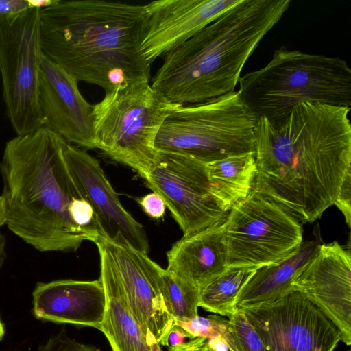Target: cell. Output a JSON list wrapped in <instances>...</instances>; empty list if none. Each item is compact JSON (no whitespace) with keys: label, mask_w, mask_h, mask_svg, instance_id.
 Returning a JSON list of instances; mask_svg holds the SVG:
<instances>
[{"label":"cell","mask_w":351,"mask_h":351,"mask_svg":"<svg viewBox=\"0 0 351 351\" xmlns=\"http://www.w3.org/2000/svg\"><path fill=\"white\" fill-rule=\"evenodd\" d=\"M223 224L227 268L258 269L278 263L303 242L297 219L252 190L230 208Z\"/></svg>","instance_id":"ba28073f"},{"label":"cell","mask_w":351,"mask_h":351,"mask_svg":"<svg viewBox=\"0 0 351 351\" xmlns=\"http://www.w3.org/2000/svg\"><path fill=\"white\" fill-rule=\"evenodd\" d=\"M188 337L186 332L178 326H175L168 333L166 346L168 348H176L185 343Z\"/></svg>","instance_id":"f546056e"},{"label":"cell","mask_w":351,"mask_h":351,"mask_svg":"<svg viewBox=\"0 0 351 351\" xmlns=\"http://www.w3.org/2000/svg\"><path fill=\"white\" fill-rule=\"evenodd\" d=\"M40 8L0 19V73L5 112L16 135L43 126L38 105Z\"/></svg>","instance_id":"9c48e42d"},{"label":"cell","mask_w":351,"mask_h":351,"mask_svg":"<svg viewBox=\"0 0 351 351\" xmlns=\"http://www.w3.org/2000/svg\"><path fill=\"white\" fill-rule=\"evenodd\" d=\"M143 178L162 199L183 236L221 222L228 214L211 194L206 164L190 156L158 151Z\"/></svg>","instance_id":"30bf717a"},{"label":"cell","mask_w":351,"mask_h":351,"mask_svg":"<svg viewBox=\"0 0 351 351\" xmlns=\"http://www.w3.org/2000/svg\"><path fill=\"white\" fill-rule=\"evenodd\" d=\"M239 95L258 120L277 125L304 102L350 108L351 69L339 57L282 46L261 69L239 80Z\"/></svg>","instance_id":"5b68a950"},{"label":"cell","mask_w":351,"mask_h":351,"mask_svg":"<svg viewBox=\"0 0 351 351\" xmlns=\"http://www.w3.org/2000/svg\"><path fill=\"white\" fill-rule=\"evenodd\" d=\"M256 121L235 90L202 103L178 106L162 124L155 147L206 165L255 153Z\"/></svg>","instance_id":"8992f818"},{"label":"cell","mask_w":351,"mask_h":351,"mask_svg":"<svg viewBox=\"0 0 351 351\" xmlns=\"http://www.w3.org/2000/svg\"><path fill=\"white\" fill-rule=\"evenodd\" d=\"M123 285L130 308L143 330L149 347L166 346L169 331L176 326L169 313L160 287L163 269L147 254L128 245L115 243L100 234Z\"/></svg>","instance_id":"4fadbf2b"},{"label":"cell","mask_w":351,"mask_h":351,"mask_svg":"<svg viewBox=\"0 0 351 351\" xmlns=\"http://www.w3.org/2000/svg\"><path fill=\"white\" fill-rule=\"evenodd\" d=\"M206 346L212 351H229L223 337L206 339Z\"/></svg>","instance_id":"1f68e13d"},{"label":"cell","mask_w":351,"mask_h":351,"mask_svg":"<svg viewBox=\"0 0 351 351\" xmlns=\"http://www.w3.org/2000/svg\"><path fill=\"white\" fill-rule=\"evenodd\" d=\"M149 348L151 351H162L160 343L158 342L154 343L149 346Z\"/></svg>","instance_id":"e575fe53"},{"label":"cell","mask_w":351,"mask_h":351,"mask_svg":"<svg viewBox=\"0 0 351 351\" xmlns=\"http://www.w3.org/2000/svg\"><path fill=\"white\" fill-rule=\"evenodd\" d=\"M145 23L142 5L53 0L40 11V51L78 82L108 93L149 81L151 65L140 50Z\"/></svg>","instance_id":"7a4b0ae2"},{"label":"cell","mask_w":351,"mask_h":351,"mask_svg":"<svg viewBox=\"0 0 351 351\" xmlns=\"http://www.w3.org/2000/svg\"><path fill=\"white\" fill-rule=\"evenodd\" d=\"M223 221L176 242L167 253V271L199 290L222 274L228 269Z\"/></svg>","instance_id":"ac0fdd59"},{"label":"cell","mask_w":351,"mask_h":351,"mask_svg":"<svg viewBox=\"0 0 351 351\" xmlns=\"http://www.w3.org/2000/svg\"><path fill=\"white\" fill-rule=\"evenodd\" d=\"M38 351H99L93 346L80 343L69 337L66 331L62 330L59 333L50 337Z\"/></svg>","instance_id":"484cf974"},{"label":"cell","mask_w":351,"mask_h":351,"mask_svg":"<svg viewBox=\"0 0 351 351\" xmlns=\"http://www.w3.org/2000/svg\"><path fill=\"white\" fill-rule=\"evenodd\" d=\"M160 287L167 309L175 321L198 315L199 289L195 285L163 269Z\"/></svg>","instance_id":"603a6c76"},{"label":"cell","mask_w":351,"mask_h":351,"mask_svg":"<svg viewBox=\"0 0 351 351\" xmlns=\"http://www.w3.org/2000/svg\"><path fill=\"white\" fill-rule=\"evenodd\" d=\"M100 261L101 280L106 293V309L99 328L112 351H151L145 336L128 304L118 272L100 234L94 241Z\"/></svg>","instance_id":"d6986e66"},{"label":"cell","mask_w":351,"mask_h":351,"mask_svg":"<svg viewBox=\"0 0 351 351\" xmlns=\"http://www.w3.org/2000/svg\"><path fill=\"white\" fill-rule=\"evenodd\" d=\"M6 258V239L5 236L0 232V271L5 262Z\"/></svg>","instance_id":"d6a6232c"},{"label":"cell","mask_w":351,"mask_h":351,"mask_svg":"<svg viewBox=\"0 0 351 351\" xmlns=\"http://www.w3.org/2000/svg\"><path fill=\"white\" fill-rule=\"evenodd\" d=\"M62 158L80 197L91 206L101 236L147 254L148 239L143 226L125 210L99 161L62 139Z\"/></svg>","instance_id":"7c38bea8"},{"label":"cell","mask_w":351,"mask_h":351,"mask_svg":"<svg viewBox=\"0 0 351 351\" xmlns=\"http://www.w3.org/2000/svg\"><path fill=\"white\" fill-rule=\"evenodd\" d=\"M318 245L315 241L302 242L281 261L257 269L239 293L236 310L274 300L293 291V279L313 256Z\"/></svg>","instance_id":"ffe728a7"},{"label":"cell","mask_w":351,"mask_h":351,"mask_svg":"<svg viewBox=\"0 0 351 351\" xmlns=\"http://www.w3.org/2000/svg\"><path fill=\"white\" fill-rule=\"evenodd\" d=\"M5 335V328L4 325L0 318V341L3 339Z\"/></svg>","instance_id":"d590c367"},{"label":"cell","mask_w":351,"mask_h":351,"mask_svg":"<svg viewBox=\"0 0 351 351\" xmlns=\"http://www.w3.org/2000/svg\"><path fill=\"white\" fill-rule=\"evenodd\" d=\"M290 3V0H240L166 53L151 86L180 106L235 90L247 60Z\"/></svg>","instance_id":"277c9868"},{"label":"cell","mask_w":351,"mask_h":351,"mask_svg":"<svg viewBox=\"0 0 351 351\" xmlns=\"http://www.w3.org/2000/svg\"><path fill=\"white\" fill-rule=\"evenodd\" d=\"M257 269L228 268L199 290V307L225 317L235 311V300L241 289Z\"/></svg>","instance_id":"7402d4cb"},{"label":"cell","mask_w":351,"mask_h":351,"mask_svg":"<svg viewBox=\"0 0 351 351\" xmlns=\"http://www.w3.org/2000/svg\"><path fill=\"white\" fill-rule=\"evenodd\" d=\"M34 8L31 0H0V19Z\"/></svg>","instance_id":"f1b7e54d"},{"label":"cell","mask_w":351,"mask_h":351,"mask_svg":"<svg viewBox=\"0 0 351 351\" xmlns=\"http://www.w3.org/2000/svg\"><path fill=\"white\" fill-rule=\"evenodd\" d=\"M169 351H207L206 339L195 338L176 348H169Z\"/></svg>","instance_id":"4dcf8cb0"},{"label":"cell","mask_w":351,"mask_h":351,"mask_svg":"<svg viewBox=\"0 0 351 351\" xmlns=\"http://www.w3.org/2000/svg\"><path fill=\"white\" fill-rule=\"evenodd\" d=\"M343 213L346 222L351 226V173H348L341 187L335 204Z\"/></svg>","instance_id":"83f0119b"},{"label":"cell","mask_w":351,"mask_h":351,"mask_svg":"<svg viewBox=\"0 0 351 351\" xmlns=\"http://www.w3.org/2000/svg\"><path fill=\"white\" fill-rule=\"evenodd\" d=\"M178 106L149 82L118 86L93 105L95 148L143 178L158 155L155 141L167 117Z\"/></svg>","instance_id":"52a82bcc"},{"label":"cell","mask_w":351,"mask_h":351,"mask_svg":"<svg viewBox=\"0 0 351 351\" xmlns=\"http://www.w3.org/2000/svg\"><path fill=\"white\" fill-rule=\"evenodd\" d=\"M144 212L153 219L161 218L165 212V204L156 193H149L138 200Z\"/></svg>","instance_id":"4316f807"},{"label":"cell","mask_w":351,"mask_h":351,"mask_svg":"<svg viewBox=\"0 0 351 351\" xmlns=\"http://www.w3.org/2000/svg\"><path fill=\"white\" fill-rule=\"evenodd\" d=\"M62 139L45 126L16 135L7 141L0 162L6 225L43 252L76 251L90 241L69 215L80 196L62 158Z\"/></svg>","instance_id":"3957f363"},{"label":"cell","mask_w":351,"mask_h":351,"mask_svg":"<svg viewBox=\"0 0 351 351\" xmlns=\"http://www.w3.org/2000/svg\"><path fill=\"white\" fill-rule=\"evenodd\" d=\"M292 289L316 305L337 327L341 341L351 344V255L337 241L319 244L295 275Z\"/></svg>","instance_id":"5bb4252c"},{"label":"cell","mask_w":351,"mask_h":351,"mask_svg":"<svg viewBox=\"0 0 351 351\" xmlns=\"http://www.w3.org/2000/svg\"><path fill=\"white\" fill-rule=\"evenodd\" d=\"M242 311L266 351H334L341 341L335 324L294 290Z\"/></svg>","instance_id":"8fae6325"},{"label":"cell","mask_w":351,"mask_h":351,"mask_svg":"<svg viewBox=\"0 0 351 351\" xmlns=\"http://www.w3.org/2000/svg\"><path fill=\"white\" fill-rule=\"evenodd\" d=\"M176 326L183 329L191 339L197 337L224 338L227 332V319L214 315L207 317L197 315L187 319L176 320Z\"/></svg>","instance_id":"d4e9b609"},{"label":"cell","mask_w":351,"mask_h":351,"mask_svg":"<svg viewBox=\"0 0 351 351\" xmlns=\"http://www.w3.org/2000/svg\"><path fill=\"white\" fill-rule=\"evenodd\" d=\"M229 351H266L264 343L246 317L244 311H236L227 319Z\"/></svg>","instance_id":"cb8c5ba5"},{"label":"cell","mask_w":351,"mask_h":351,"mask_svg":"<svg viewBox=\"0 0 351 351\" xmlns=\"http://www.w3.org/2000/svg\"><path fill=\"white\" fill-rule=\"evenodd\" d=\"M350 108L304 102L274 125L257 120L252 191L313 222L334 205L351 173Z\"/></svg>","instance_id":"6da1fadb"},{"label":"cell","mask_w":351,"mask_h":351,"mask_svg":"<svg viewBox=\"0 0 351 351\" xmlns=\"http://www.w3.org/2000/svg\"><path fill=\"white\" fill-rule=\"evenodd\" d=\"M77 83L58 65L41 56L38 99L43 126L71 144L95 148L93 105L82 96Z\"/></svg>","instance_id":"9a60e30c"},{"label":"cell","mask_w":351,"mask_h":351,"mask_svg":"<svg viewBox=\"0 0 351 351\" xmlns=\"http://www.w3.org/2000/svg\"><path fill=\"white\" fill-rule=\"evenodd\" d=\"M106 293L99 279H63L36 283L33 313L40 320L99 329L105 313Z\"/></svg>","instance_id":"e0dca14e"},{"label":"cell","mask_w":351,"mask_h":351,"mask_svg":"<svg viewBox=\"0 0 351 351\" xmlns=\"http://www.w3.org/2000/svg\"><path fill=\"white\" fill-rule=\"evenodd\" d=\"M240 0H156L144 5L140 50L151 65L180 46Z\"/></svg>","instance_id":"2e32d148"},{"label":"cell","mask_w":351,"mask_h":351,"mask_svg":"<svg viewBox=\"0 0 351 351\" xmlns=\"http://www.w3.org/2000/svg\"><path fill=\"white\" fill-rule=\"evenodd\" d=\"M206 348H207V351H212V350H210V349H208V348H207V346H206Z\"/></svg>","instance_id":"8d00e7d4"},{"label":"cell","mask_w":351,"mask_h":351,"mask_svg":"<svg viewBox=\"0 0 351 351\" xmlns=\"http://www.w3.org/2000/svg\"><path fill=\"white\" fill-rule=\"evenodd\" d=\"M254 154L230 156L206 165L211 194L225 213L252 190L256 173Z\"/></svg>","instance_id":"44dd1931"},{"label":"cell","mask_w":351,"mask_h":351,"mask_svg":"<svg viewBox=\"0 0 351 351\" xmlns=\"http://www.w3.org/2000/svg\"><path fill=\"white\" fill-rule=\"evenodd\" d=\"M7 222V210L5 202L3 195H0V227L6 224Z\"/></svg>","instance_id":"836d02e7"}]
</instances>
